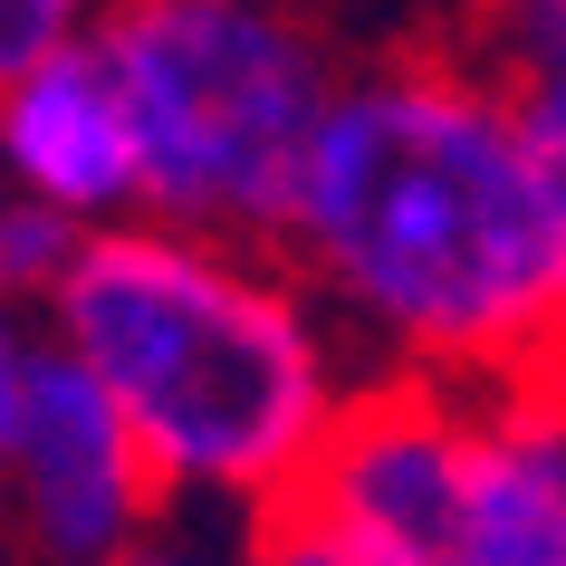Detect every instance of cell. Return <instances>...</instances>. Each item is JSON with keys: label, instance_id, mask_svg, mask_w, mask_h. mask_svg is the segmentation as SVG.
Masks as SVG:
<instances>
[{"label": "cell", "instance_id": "obj_1", "mask_svg": "<svg viewBox=\"0 0 566 566\" xmlns=\"http://www.w3.org/2000/svg\"><path fill=\"white\" fill-rule=\"evenodd\" d=\"M365 375L518 385L566 365V240L518 77L461 49H385L336 87L279 240Z\"/></svg>", "mask_w": 566, "mask_h": 566}, {"label": "cell", "instance_id": "obj_2", "mask_svg": "<svg viewBox=\"0 0 566 566\" xmlns=\"http://www.w3.org/2000/svg\"><path fill=\"white\" fill-rule=\"evenodd\" d=\"M135 413L174 509H289L356 403L365 356L279 240L106 221L39 307Z\"/></svg>", "mask_w": 566, "mask_h": 566}, {"label": "cell", "instance_id": "obj_3", "mask_svg": "<svg viewBox=\"0 0 566 566\" xmlns=\"http://www.w3.org/2000/svg\"><path fill=\"white\" fill-rule=\"evenodd\" d=\"M106 59L145 135V211L289 240L346 59L317 0H106Z\"/></svg>", "mask_w": 566, "mask_h": 566}, {"label": "cell", "instance_id": "obj_4", "mask_svg": "<svg viewBox=\"0 0 566 566\" xmlns=\"http://www.w3.org/2000/svg\"><path fill=\"white\" fill-rule=\"evenodd\" d=\"M0 461H10V518L30 566H116L174 518V490L116 385L49 317L20 307L0 336Z\"/></svg>", "mask_w": 566, "mask_h": 566}, {"label": "cell", "instance_id": "obj_5", "mask_svg": "<svg viewBox=\"0 0 566 566\" xmlns=\"http://www.w3.org/2000/svg\"><path fill=\"white\" fill-rule=\"evenodd\" d=\"M471 451H480V385L365 375L307 471L298 509L336 518L346 537L403 566H442L451 528H461V490H471Z\"/></svg>", "mask_w": 566, "mask_h": 566}, {"label": "cell", "instance_id": "obj_6", "mask_svg": "<svg viewBox=\"0 0 566 566\" xmlns=\"http://www.w3.org/2000/svg\"><path fill=\"white\" fill-rule=\"evenodd\" d=\"M0 164H10V192L59 202L87 231L145 211L135 96H125V77H116V59H106L96 30L0 77Z\"/></svg>", "mask_w": 566, "mask_h": 566}, {"label": "cell", "instance_id": "obj_7", "mask_svg": "<svg viewBox=\"0 0 566 566\" xmlns=\"http://www.w3.org/2000/svg\"><path fill=\"white\" fill-rule=\"evenodd\" d=\"M442 566H566V365L480 385V451Z\"/></svg>", "mask_w": 566, "mask_h": 566}, {"label": "cell", "instance_id": "obj_8", "mask_svg": "<svg viewBox=\"0 0 566 566\" xmlns=\"http://www.w3.org/2000/svg\"><path fill=\"white\" fill-rule=\"evenodd\" d=\"M77 250H87V221H67L59 202H30V192L0 202V289H10L20 317H39V307L59 298V279H67Z\"/></svg>", "mask_w": 566, "mask_h": 566}, {"label": "cell", "instance_id": "obj_9", "mask_svg": "<svg viewBox=\"0 0 566 566\" xmlns=\"http://www.w3.org/2000/svg\"><path fill=\"white\" fill-rule=\"evenodd\" d=\"M471 49L500 59L509 77H566V0H461Z\"/></svg>", "mask_w": 566, "mask_h": 566}, {"label": "cell", "instance_id": "obj_10", "mask_svg": "<svg viewBox=\"0 0 566 566\" xmlns=\"http://www.w3.org/2000/svg\"><path fill=\"white\" fill-rule=\"evenodd\" d=\"M240 566H403L385 557V547H365V537H346L336 518H317V509H260L250 518V537H240Z\"/></svg>", "mask_w": 566, "mask_h": 566}, {"label": "cell", "instance_id": "obj_11", "mask_svg": "<svg viewBox=\"0 0 566 566\" xmlns=\"http://www.w3.org/2000/svg\"><path fill=\"white\" fill-rule=\"evenodd\" d=\"M96 20H106V0H0V77L67 49V39H87Z\"/></svg>", "mask_w": 566, "mask_h": 566}, {"label": "cell", "instance_id": "obj_12", "mask_svg": "<svg viewBox=\"0 0 566 566\" xmlns=\"http://www.w3.org/2000/svg\"><path fill=\"white\" fill-rule=\"evenodd\" d=\"M518 116H528V154H537V182H547V211H557V240H566V77H518Z\"/></svg>", "mask_w": 566, "mask_h": 566}, {"label": "cell", "instance_id": "obj_13", "mask_svg": "<svg viewBox=\"0 0 566 566\" xmlns=\"http://www.w3.org/2000/svg\"><path fill=\"white\" fill-rule=\"evenodd\" d=\"M116 566H202V557H192V547H182V537H174V528H154V537H145V547H125V557H116Z\"/></svg>", "mask_w": 566, "mask_h": 566}]
</instances>
